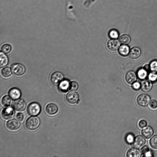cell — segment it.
I'll list each match as a JSON object with an SVG mask.
<instances>
[{"label": "cell", "instance_id": "ba28073f", "mask_svg": "<svg viewBox=\"0 0 157 157\" xmlns=\"http://www.w3.org/2000/svg\"><path fill=\"white\" fill-rule=\"evenodd\" d=\"M2 116L5 120H9L13 118L14 115L13 109L11 108L4 109L1 113Z\"/></svg>", "mask_w": 157, "mask_h": 157}, {"label": "cell", "instance_id": "7c38bea8", "mask_svg": "<svg viewBox=\"0 0 157 157\" xmlns=\"http://www.w3.org/2000/svg\"><path fill=\"white\" fill-rule=\"evenodd\" d=\"M125 79L129 84H133L137 79V75L136 73L133 71L128 72L125 75Z\"/></svg>", "mask_w": 157, "mask_h": 157}, {"label": "cell", "instance_id": "8992f818", "mask_svg": "<svg viewBox=\"0 0 157 157\" xmlns=\"http://www.w3.org/2000/svg\"><path fill=\"white\" fill-rule=\"evenodd\" d=\"M13 106L14 109L17 111H24L26 107L25 101L22 99H19L15 101L13 104Z\"/></svg>", "mask_w": 157, "mask_h": 157}, {"label": "cell", "instance_id": "5b68a950", "mask_svg": "<svg viewBox=\"0 0 157 157\" xmlns=\"http://www.w3.org/2000/svg\"><path fill=\"white\" fill-rule=\"evenodd\" d=\"M150 101V97L146 94H142L137 97L136 102L141 107H145L148 104Z\"/></svg>", "mask_w": 157, "mask_h": 157}, {"label": "cell", "instance_id": "d6a6232c", "mask_svg": "<svg viewBox=\"0 0 157 157\" xmlns=\"http://www.w3.org/2000/svg\"><path fill=\"white\" fill-rule=\"evenodd\" d=\"M127 141L129 143H132L134 140V136L133 135L131 134H128L126 138Z\"/></svg>", "mask_w": 157, "mask_h": 157}, {"label": "cell", "instance_id": "8d00e7d4", "mask_svg": "<svg viewBox=\"0 0 157 157\" xmlns=\"http://www.w3.org/2000/svg\"><path fill=\"white\" fill-rule=\"evenodd\" d=\"M132 88L135 90H138L140 88V83L136 82L133 83L132 85Z\"/></svg>", "mask_w": 157, "mask_h": 157}, {"label": "cell", "instance_id": "484cf974", "mask_svg": "<svg viewBox=\"0 0 157 157\" xmlns=\"http://www.w3.org/2000/svg\"><path fill=\"white\" fill-rule=\"evenodd\" d=\"M1 74L2 76L5 77H9L11 74L10 69L8 67L3 68L1 71Z\"/></svg>", "mask_w": 157, "mask_h": 157}, {"label": "cell", "instance_id": "f546056e", "mask_svg": "<svg viewBox=\"0 0 157 157\" xmlns=\"http://www.w3.org/2000/svg\"><path fill=\"white\" fill-rule=\"evenodd\" d=\"M78 88V85L77 83L75 82H72L70 84L69 89L72 91H75Z\"/></svg>", "mask_w": 157, "mask_h": 157}, {"label": "cell", "instance_id": "7a4b0ae2", "mask_svg": "<svg viewBox=\"0 0 157 157\" xmlns=\"http://www.w3.org/2000/svg\"><path fill=\"white\" fill-rule=\"evenodd\" d=\"M40 105L36 102H33L29 104L27 108L28 114L32 116H35L38 115L41 111Z\"/></svg>", "mask_w": 157, "mask_h": 157}, {"label": "cell", "instance_id": "d6986e66", "mask_svg": "<svg viewBox=\"0 0 157 157\" xmlns=\"http://www.w3.org/2000/svg\"><path fill=\"white\" fill-rule=\"evenodd\" d=\"M118 51L121 55L124 56H126L129 53V48L126 44H123L120 47Z\"/></svg>", "mask_w": 157, "mask_h": 157}, {"label": "cell", "instance_id": "30bf717a", "mask_svg": "<svg viewBox=\"0 0 157 157\" xmlns=\"http://www.w3.org/2000/svg\"><path fill=\"white\" fill-rule=\"evenodd\" d=\"M145 140L141 136H136L132 143V146L135 148L139 149L141 148L145 144Z\"/></svg>", "mask_w": 157, "mask_h": 157}, {"label": "cell", "instance_id": "277c9868", "mask_svg": "<svg viewBox=\"0 0 157 157\" xmlns=\"http://www.w3.org/2000/svg\"><path fill=\"white\" fill-rule=\"evenodd\" d=\"M11 70L12 73L17 76L23 75L25 72L24 66L20 63H14L11 66Z\"/></svg>", "mask_w": 157, "mask_h": 157}, {"label": "cell", "instance_id": "74e56055", "mask_svg": "<svg viewBox=\"0 0 157 157\" xmlns=\"http://www.w3.org/2000/svg\"><path fill=\"white\" fill-rule=\"evenodd\" d=\"M144 68L147 71H149L150 69V66L149 65H147L145 66Z\"/></svg>", "mask_w": 157, "mask_h": 157}, {"label": "cell", "instance_id": "83f0119b", "mask_svg": "<svg viewBox=\"0 0 157 157\" xmlns=\"http://www.w3.org/2000/svg\"><path fill=\"white\" fill-rule=\"evenodd\" d=\"M150 70L153 72H157V60H154L150 63Z\"/></svg>", "mask_w": 157, "mask_h": 157}, {"label": "cell", "instance_id": "8fae6325", "mask_svg": "<svg viewBox=\"0 0 157 157\" xmlns=\"http://www.w3.org/2000/svg\"><path fill=\"white\" fill-rule=\"evenodd\" d=\"M152 84L151 81L148 80H143L140 83V88L144 92L147 93L152 89Z\"/></svg>", "mask_w": 157, "mask_h": 157}, {"label": "cell", "instance_id": "603a6c76", "mask_svg": "<svg viewBox=\"0 0 157 157\" xmlns=\"http://www.w3.org/2000/svg\"><path fill=\"white\" fill-rule=\"evenodd\" d=\"M120 42L123 44H127L131 41V38L129 36L124 34L121 36L119 38Z\"/></svg>", "mask_w": 157, "mask_h": 157}, {"label": "cell", "instance_id": "9a60e30c", "mask_svg": "<svg viewBox=\"0 0 157 157\" xmlns=\"http://www.w3.org/2000/svg\"><path fill=\"white\" fill-rule=\"evenodd\" d=\"M58 108L56 105L53 103H50L46 106L45 110L46 113L49 115H53L56 113Z\"/></svg>", "mask_w": 157, "mask_h": 157}, {"label": "cell", "instance_id": "d4e9b609", "mask_svg": "<svg viewBox=\"0 0 157 157\" xmlns=\"http://www.w3.org/2000/svg\"><path fill=\"white\" fill-rule=\"evenodd\" d=\"M149 144L152 148L157 149V135L154 136L150 139Z\"/></svg>", "mask_w": 157, "mask_h": 157}, {"label": "cell", "instance_id": "836d02e7", "mask_svg": "<svg viewBox=\"0 0 157 157\" xmlns=\"http://www.w3.org/2000/svg\"><path fill=\"white\" fill-rule=\"evenodd\" d=\"M148 78L150 80L155 81L157 79V75L154 73H150L148 75Z\"/></svg>", "mask_w": 157, "mask_h": 157}, {"label": "cell", "instance_id": "7402d4cb", "mask_svg": "<svg viewBox=\"0 0 157 157\" xmlns=\"http://www.w3.org/2000/svg\"><path fill=\"white\" fill-rule=\"evenodd\" d=\"M70 84L68 80L62 81L59 84L60 89L63 92H65L67 91L69 88Z\"/></svg>", "mask_w": 157, "mask_h": 157}, {"label": "cell", "instance_id": "ac0fdd59", "mask_svg": "<svg viewBox=\"0 0 157 157\" xmlns=\"http://www.w3.org/2000/svg\"><path fill=\"white\" fill-rule=\"evenodd\" d=\"M136 148H132L129 149L127 152V156L128 157H140L141 153Z\"/></svg>", "mask_w": 157, "mask_h": 157}, {"label": "cell", "instance_id": "2e32d148", "mask_svg": "<svg viewBox=\"0 0 157 157\" xmlns=\"http://www.w3.org/2000/svg\"><path fill=\"white\" fill-rule=\"evenodd\" d=\"M10 96L13 99H17L19 98L21 95L20 90L17 88L11 89L8 92Z\"/></svg>", "mask_w": 157, "mask_h": 157}, {"label": "cell", "instance_id": "ffe728a7", "mask_svg": "<svg viewBox=\"0 0 157 157\" xmlns=\"http://www.w3.org/2000/svg\"><path fill=\"white\" fill-rule=\"evenodd\" d=\"M0 56V67L2 68L6 66L8 63V59L6 55L3 53V52H1Z\"/></svg>", "mask_w": 157, "mask_h": 157}, {"label": "cell", "instance_id": "3957f363", "mask_svg": "<svg viewBox=\"0 0 157 157\" xmlns=\"http://www.w3.org/2000/svg\"><path fill=\"white\" fill-rule=\"evenodd\" d=\"M63 79V76L60 72L56 71L51 75L50 81L52 84L55 86H58Z\"/></svg>", "mask_w": 157, "mask_h": 157}, {"label": "cell", "instance_id": "f1b7e54d", "mask_svg": "<svg viewBox=\"0 0 157 157\" xmlns=\"http://www.w3.org/2000/svg\"><path fill=\"white\" fill-rule=\"evenodd\" d=\"M11 46L8 44H4L1 48V51L4 53L7 54L11 51Z\"/></svg>", "mask_w": 157, "mask_h": 157}, {"label": "cell", "instance_id": "44dd1931", "mask_svg": "<svg viewBox=\"0 0 157 157\" xmlns=\"http://www.w3.org/2000/svg\"><path fill=\"white\" fill-rule=\"evenodd\" d=\"M10 97L6 95L3 97L1 102L2 105L5 107L10 106L12 104V100Z\"/></svg>", "mask_w": 157, "mask_h": 157}, {"label": "cell", "instance_id": "d590c367", "mask_svg": "<svg viewBox=\"0 0 157 157\" xmlns=\"http://www.w3.org/2000/svg\"><path fill=\"white\" fill-rule=\"evenodd\" d=\"M16 117L18 120L21 121L24 119V116L23 113H18L17 114Z\"/></svg>", "mask_w": 157, "mask_h": 157}, {"label": "cell", "instance_id": "e0dca14e", "mask_svg": "<svg viewBox=\"0 0 157 157\" xmlns=\"http://www.w3.org/2000/svg\"><path fill=\"white\" fill-rule=\"evenodd\" d=\"M153 129L150 126H147L143 129L141 131V134L145 138H150L153 134Z\"/></svg>", "mask_w": 157, "mask_h": 157}, {"label": "cell", "instance_id": "e575fe53", "mask_svg": "<svg viewBox=\"0 0 157 157\" xmlns=\"http://www.w3.org/2000/svg\"><path fill=\"white\" fill-rule=\"evenodd\" d=\"M147 124V121L145 120H141L139 122L138 125L140 128H143L146 127Z\"/></svg>", "mask_w": 157, "mask_h": 157}, {"label": "cell", "instance_id": "6da1fadb", "mask_svg": "<svg viewBox=\"0 0 157 157\" xmlns=\"http://www.w3.org/2000/svg\"><path fill=\"white\" fill-rule=\"evenodd\" d=\"M40 124V120L39 118L36 116H32L28 118L25 123L26 128L30 131L36 129Z\"/></svg>", "mask_w": 157, "mask_h": 157}, {"label": "cell", "instance_id": "52a82bcc", "mask_svg": "<svg viewBox=\"0 0 157 157\" xmlns=\"http://www.w3.org/2000/svg\"><path fill=\"white\" fill-rule=\"evenodd\" d=\"M6 128L10 130H16L19 128L20 123L18 120L13 119L7 121L6 124Z\"/></svg>", "mask_w": 157, "mask_h": 157}, {"label": "cell", "instance_id": "5bb4252c", "mask_svg": "<svg viewBox=\"0 0 157 157\" xmlns=\"http://www.w3.org/2000/svg\"><path fill=\"white\" fill-rule=\"evenodd\" d=\"M141 54L140 49L137 47H134L131 49L129 53V57L132 59H136L140 56Z\"/></svg>", "mask_w": 157, "mask_h": 157}, {"label": "cell", "instance_id": "4fadbf2b", "mask_svg": "<svg viewBox=\"0 0 157 157\" xmlns=\"http://www.w3.org/2000/svg\"><path fill=\"white\" fill-rule=\"evenodd\" d=\"M120 42L118 40L113 39L109 40L107 43V47L111 51L117 50L119 47Z\"/></svg>", "mask_w": 157, "mask_h": 157}, {"label": "cell", "instance_id": "4316f807", "mask_svg": "<svg viewBox=\"0 0 157 157\" xmlns=\"http://www.w3.org/2000/svg\"><path fill=\"white\" fill-rule=\"evenodd\" d=\"M119 35L118 31L115 29L111 30L109 33V36L110 38L113 39H117Z\"/></svg>", "mask_w": 157, "mask_h": 157}, {"label": "cell", "instance_id": "cb8c5ba5", "mask_svg": "<svg viewBox=\"0 0 157 157\" xmlns=\"http://www.w3.org/2000/svg\"><path fill=\"white\" fill-rule=\"evenodd\" d=\"M137 75L140 79H144L147 76V71L144 68L140 69L138 71Z\"/></svg>", "mask_w": 157, "mask_h": 157}, {"label": "cell", "instance_id": "4dcf8cb0", "mask_svg": "<svg viewBox=\"0 0 157 157\" xmlns=\"http://www.w3.org/2000/svg\"><path fill=\"white\" fill-rule=\"evenodd\" d=\"M149 151V149L147 146H145L141 149L140 153L142 156H145V155Z\"/></svg>", "mask_w": 157, "mask_h": 157}, {"label": "cell", "instance_id": "9c48e42d", "mask_svg": "<svg viewBox=\"0 0 157 157\" xmlns=\"http://www.w3.org/2000/svg\"><path fill=\"white\" fill-rule=\"evenodd\" d=\"M78 94L74 92H68L66 96V99L68 103L74 104L78 101Z\"/></svg>", "mask_w": 157, "mask_h": 157}, {"label": "cell", "instance_id": "1f68e13d", "mask_svg": "<svg viewBox=\"0 0 157 157\" xmlns=\"http://www.w3.org/2000/svg\"><path fill=\"white\" fill-rule=\"evenodd\" d=\"M149 106L153 109H155L157 108V101L155 100H151L149 103Z\"/></svg>", "mask_w": 157, "mask_h": 157}]
</instances>
